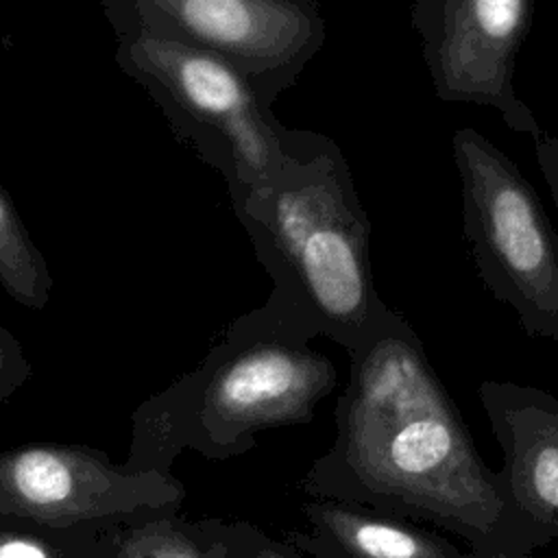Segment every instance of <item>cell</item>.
I'll use <instances>...</instances> for the list:
<instances>
[{"instance_id": "obj_15", "label": "cell", "mask_w": 558, "mask_h": 558, "mask_svg": "<svg viewBox=\"0 0 558 558\" xmlns=\"http://www.w3.org/2000/svg\"><path fill=\"white\" fill-rule=\"evenodd\" d=\"M238 558H310L290 541L268 536L251 521H238Z\"/></svg>"}, {"instance_id": "obj_4", "label": "cell", "mask_w": 558, "mask_h": 558, "mask_svg": "<svg viewBox=\"0 0 558 558\" xmlns=\"http://www.w3.org/2000/svg\"><path fill=\"white\" fill-rule=\"evenodd\" d=\"M113 59L159 105L177 140L222 177L231 207L268 187L310 137L283 126L248 78L214 54L135 33L116 37Z\"/></svg>"}, {"instance_id": "obj_18", "label": "cell", "mask_w": 558, "mask_h": 558, "mask_svg": "<svg viewBox=\"0 0 558 558\" xmlns=\"http://www.w3.org/2000/svg\"><path fill=\"white\" fill-rule=\"evenodd\" d=\"M294 2H301V4H312V7H318L316 0H294Z\"/></svg>"}, {"instance_id": "obj_16", "label": "cell", "mask_w": 558, "mask_h": 558, "mask_svg": "<svg viewBox=\"0 0 558 558\" xmlns=\"http://www.w3.org/2000/svg\"><path fill=\"white\" fill-rule=\"evenodd\" d=\"M532 144H534V153H536L541 172L545 177V183L549 187L554 207L558 211V140L543 131L532 140Z\"/></svg>"}, {"instance_id": "obj_13", "label": "cell", "mask_w": 558, "mask_h": 558, "mask_svg": "<svg viewBox=\"0 0 558 558\" xmlns=\"http://www.w3.org/2000/svg\"><path fill=\"white\" fill-rule=\"evenodd\" d=\"M98 534L87 530H37L0 521V558H92Z\"/></svg>"}, {"instance_id": "obj_8", "label": "cell", "mask_w": 558, "mask_h": 558, "mask_svg": "<svg viewBox=\"0 0 558 558\" xmlns=\"http://www.w3.org/2000/svg\"><path fill=\"white\" fill-rule=\"evenodd\" d=\"M532 13L534 0H414L410 24L436 96L495 107L512 131L532 140L543 133L512 83Z\"/></svg>"}, {"instance_id": "obj_3", "label": "cell", "mask_w": 558, "mask_h": 558, "mask_svg": "<svg viewBox=\"0 0 558 558\" xmlns=\"http://www.w3.org/2000/svg\"><path fill=\"white\" fill-rule=\"evenodd\" d=\"M336 384L325 353L238 316L190 373L137 405L122 464L170 473L185 449L209 460L244 456L262 429L310 423Z\"/></svg>"}, {"instance_id": "obj_12", "label": "cell", "mask_w": 558, "mask_h": 558, "mask_svg": "<svg viewBox=\"0 0 558 558\" xmlns=\"http://www.w3.org/2000/svg\"><path fill=\"white\" fill-rule=\"evenodd\" d=\"M0 288L22 307L44 310L50 301L52 275L33 242L11 196L0 185Z\"/></svg>"}, {"instance_id": "obj_14", "label": "cell", "mask_w": 558, "mask_h": 558, "mask_svg": "<svg viewBox=\"0 0 558 558\" xmlns=\"http://www.w3.org/2000/svg\"><path fill=\"white\" fill-rule=\"evenodd\" d=\"M33 366L20 340L0 325V405L31 379Z\"/></svg>"}, {"instance_id": "obj_1", "label": "cell", "mask_w": 558, "mask_h": 558, "mask_svg": "<svg viewBox=\"0 0 558 558\" xmlns=\"http://www.w3.org/2000/svg\"><path fill=\"white\" fill-rule=\"evenodd\" d=\"M349 362L336 438L301 490L447 530L475 554H508L497 471L484 464L405 316L392 310Z\"/></svg>"}, {"instance_id": "obj_2", "label": "cell", "mask_w": 558, "mask_h": 558, "mask_svg": "<svg viewBox=\"0 0 558 558\" xmlns=\"http://www.w3.org/2000/svg\"><path fill=\"white\" fill-rule=\"evenodd\" d=\"M233 211L272 281L242 320L305 344L323 336L351 355L390 316L373 281L371 220L331 137L310 131L288 168Z\"/></svg>"}, {"instance_id": "obj_10", "label": "cell", "mask_w": 558, "mask_h": 558, "mask_svg": "<svg viewBox=\"0 0 558 558\" xmlns=\"http://www.w3.org/2000/svg\"><path fill=\"white\" fill-rule=\"evenodd\" d=\"M307 530L286 541L310 558H462V549L425 525L366 506L314 499L301 504Z\"/></svg>"}, {"instance_id": "obj_7", "label": "cell", "mask_w": 558, "mask_h": 558, "mask_svg": "<svg viewBox=\"0 0 558 558\" xmlns=\"http://www.w3.org/2000/svg\"><path fill=\"white\" fill-rule=\"evenodd\" d=\"M100 7L116 37L140 33L214 54L270 105L327 37L318 7L294 0H100Z\"/></svg>"}, {"instance_id": "obj_17", "label": "cell", "mask_w": 558, "mask_h": 558, "mask_svg": "<svg viewBox=\"0 0 558 558\" xmlns=\"http://www.w3.org/2000/svg\"><path fill=\"white\" fill-rule=\"evenodd\" d=\"M462 558H530V556H508V554H475V551H464Z\"/></svg>"}, {"instance_id": "obj_9", "label": "cell", "mask_w": 558, "mask_h": 558, "mask_svg": "<svg viewBox=\"0 0 558 558\" xmlns=\"http://www.w3.org/2000/svg\"><path fill=\"white\" fill-rule=\"evenodd\" d=\"M480 403L497 445L510 556L558 541V397L517 381L484 379Z\"/></svg>"}, {"instance_id": "obj_5", "label": "cell", "mask_w": 558, "mask_h": 558, "mask_svg": "<svg viewBox=\"0 0 558 558\" xmlns=\"http://www.w3.org/2000/svg\"><path fill=\"white\" fill-rule=\"evenodd\" d=\"M462 233L493 296L521 329L558 344V233L517 163L475 129L453 133Z\"/></svg>"}, {"instance_id": "obj_11", "label": "cell", "mask_w": 558, "mask_h": 558, "mask_svg": "<svg viewBox=\"0 0 558 558\" xmlns=\"http://www.w3.org/2000/svg\"><path fill=\"white\" fill-rule=\"evenodd\" d=\"M92 558H238V521L179 514L96 536Z\"/></svg>"}, {"instance_id": "obj_6", "label": "cell", "mask_w": 558, "mask_h": 558, "mask_svg": "<svg viewBox=\"0 0 558 558\" xmlns=\"http://www.w3.org/2000/svg\"><path fill=\"white\" fill-rule=\"evenodd\" d=\"M187 490L172 473L131 471L87 445L0 449V521L37 530L107 532L179 514Z\"/></svg>"}]
</instances>
